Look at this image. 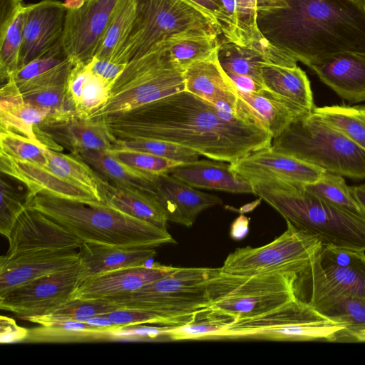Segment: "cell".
<instances>
[{"mask_svg": "<svg viewBox=\"0 0 365 365\" xmlns=\"http://www.w3.org/2000/svg\"><path fill=\"white\" fill-rule=\"evenodd\" d=\"M102 118L117 140L168 141L230 163L270 146L272 140L257 125L222 120L212 104L185 90Z\"/></svg>", "mask_w": 365, "mask_h": 365, "instance_id": "1", "label": "cell"}, {"mask_svg": "<svg viewBox=\"0 0 365 365\" xmlns=\"http://www.w3.org/2000/svg\"><path fill=\"white\" fill-rule=\"evenodd\" d=\"M257 24L309 67L339 53L365 56V3L357 0H267L257 4Z\"/></svg>", "mask_w": 365, "mask_h": 365, "instance_id": "2", "label": "cell"}, {"mask_svg": "<svg viewBox=\"0 0 365 365\" xmlns=\"http://www.w3.org/2000/svg\"><path fill=\"white\" fill-rule=\"evenodd\" d=\"M251 183L255 195L322 245L365 252V216L317 197L304 184L280 179Z\"/></svg>", "mask_w": 365, "mask_h": 365, "instance_id": "3", "label": "cell"}, {"mask_svg": "<svg viewBox=\"0 0 365 365\" xmlns=\"http://www.w3.org/2000/svg\"><path fill=\"white\" fill-rule=\"evenodd\" d=\"M26 207L43 214L83 242L139 247L176 242L168 230L102 202L85 203L38 194L26 197Z\"/></svg>", "mask_w": 365, "mask_h": 365, "instance_id": "4", "label": "cell"}, {"mask_svg": "<svg viewBox=\"0 0 365 365\" xmlns=\"http://www.w3.org/2000/svg\"><path fill=\"white\" fill-rule=\"evenodd\" d=\"M222 272L220 267H177L134 292L104 300L115 304L119 309L152 311L163 317L168 326H180L211 305L212 284Z\"/></svg>", "mask_w": 365, "mask_h": 365, "instance_id": "5", "label": "cell"}, {"mask_svg": "<svg viewBox=\"0 0 365 365\" xmlns=\"http://www.w3.org/2000/svg\"><path fill=\"white\" fill-rule=\"evenodd\" d=\"M272 146L327 172L365 178V150L313 111L291 123Z\"/></svg>", "mask_w": 365, "mask_h": 365, "instance_id": "6", "label": "cell"}, {"mask_svg": "<svg viewBox=\"0 0 365 365\" xmlns=\"http://www.w3.org/2000/svg\"><path fill=\"white\" fill-rule=\"evenodd\" d=\"M185 89L184 71L173 65L163 42L126 64L107 104L93 118L125 113Z\"/></svg>", "mask_w": 365, "mask_h": 365, "instance_id": "7", "label": "cell"}, {"mask_svg": "<svg viewBox=\"0 0 365 365\" xmlns=\"http://www.w3.org/2000/svg\"><path fill=\"white\" fill-rule=\"evenodd\" d=\"M136 15L115 63L141 57L173 35L189 31H219L199 10L184 0H135Z\"/></svg>", "mask_w": 365, "mask_h": 365, "instance_id": "8", "label": "cell"}, {"mask_svg": "<svg viewBox=\"0 0 365 365\" xmlns=\"http://www.w3.org/2000/svg\"><path fill=\"white\" fill-rule=\"evenodd\" d=\"M344 327L297 298L262 315L230 324L220 339L326 341Z\"/></svg>", "mask_w": 365, "mask_h": 365, "instance_id": "9", "label": "cell"}, {"mask_svg": "<svg viewBox=\"0 0 365 365\" xmlns=\"http://www.w3.org/2000/svg\"><path fill=\"white\" fill-rule=\"evenodd\" d=\"M287 228L270 243L259 247L238 248L229 254L223 273L250 277L263 274L298 276L322 247L315 237L287 222Z\"/></svg>", "mask_w": 365, "mask_h": 365, "instance_id": "10", "label": "cell"}, {"mask_svg": "<svg viewBox=\"0 0 365 365\" xmlns=\"http://www.w3.org/2000/svg\"><path fill=\"white\" fill-rule=\"evenodd\" d=\"M297 277L281 274L245 277L222 272L217 297L209 308L230 317L234 322L262 315L297 298Z\"/></svg>", "mask_w": 365, "mask_h": 365, "instance_id": "11", "label": "cell"}, {"mask_svg": "<svg viewBox=\"0 0 365 365\" xmlns=\"http://www.w3.org/2000/svg\"><path fill=\"white\" fill-rule=\"evenodd\" d=\"M296 297L309 303L348 294L365 297L364 252L324 246L294 282Z\"/></svg>", "mask_w": 365, "mask_h": 365, "instance_id": "12", "label": "cell"}, {"mask_svg": "<svg viewBox=\"0 0 365 365\" xmlns=\"http://www.w3.org/2000/svg\"><path fill=\"white\" fill-rule=\"evenodd\" d=\"M79 261L71 266L21 284L0 296V308L19 319L41 316L73 299L81 280Z\"/></svg>", "mask_w": 365, "mask_h": 365, "instance_id": "13", "label": "cell"}, {"mask_svg": "<svg viewBox=\"0 0 365 365\" xmlns=\"http://www.w3.org/2000/svg\"><path fill=\"white\" fill-rule=\"evenodd\" d=\"M119 0H64L66 16L61 43L74 63L94 56Z\"/></svg>", "mask_w": 365, "mask_h": 365, "instance_id": "14", "label": "cell"}, {"mask_svg": "<svg viewBox=\"0 0 365 365\" xmlns=\"http://www.w3.org/2000/svg\"><path fill=\"white\" fill-rule=\"evenodd\" d=\"M41 142L48 148L60 151L63 148L76 154L86 150H110L115 138L102 118L91 119L73 116L46 121L36 128Z\"/></svg>", "mask_w": 365, "mask_h": 365, "instance_id": "15", "label": "cell"}, {"mask_svg": "<svg viewBox=\"0 0 365 365\" xmlns=\"http://www.w3.org/2000/svg\"><path fill=\"white\" fill-rule=\"evenodd\" d=\"M230 165L233 171L250 182L280 179L306 185L316 182L326 172L277 150L272 145L253 151L230 163Z\"/></svg>", "mask_w": 365, "mask_h": 365, "instance_id": "16", "label": "cell"}, {"mask_svg": "<svg viewBox=\"0 0 365 365\" xmlns=\"http://www.w3.org/2000/svg\"><path fill=\"white\" fill-rule=\"evenodd\" d=\"M66 7L59 0H41L26 5L19 68L61 43Z\"/></svg>", "mask_w": 365, "mask_h": 365, "instance_id": "17", "label": "cell"}, {"mask_svg": "<svg viewBox=\"0 0 365 365\" xmlns=\"http://www.w3.org/2000/svg\"><path fill=\"white\" fill-rule=\"evenodd\" d=\"M7 257L33 251L79 249L83 242L38 211L26 207L6 237Z\"/></svg>", "mask_w": 365, "mask_h": 365, "instance_id": "18", "label": "cell"}, {"mask_svg": "<svg viewBox=\"0 0 365 365\" xmlns=\"http://www.w3.org/2000/svg\"><path fill=\"white\" fill-rule=\"evenodd\" d=\"M312 111L294 103L267 88L258 93L237 90L239 120L267 130L272 139L291 123Z\"/></svg>", "mask_w": 365, "mask_h": 365, "instance_id": "19", "label": "cell"}, {"mask_svg": "<svg viewBox=\"0 0 365 365\" xmlns=\"http://www.w3.org/2000/svg\"><path fill=\"white\" fill-rule=\"evenodd\" d=\"M79 261L76 250H42L0 257V296L38 277L60 271Z\"/></svg>", "mask_w": 365, "mask_h": 365, "instance_id": "20", "label": "cell"}, {"mask_svg": "<svg viewBox=\"0 0 365 365\" xmlns=\"http://www.w3.org/2000/svg\"><path fill=\"white\" fill-rule=\"evenodd\" d=\"M160 203L168 221L192 226L203 210L222 203L216 195L195 189L168 173L153 175L150 193Z\"/></svg>", "mask_w": 365, "mask_h": 365, "instance_id": "21", "label": "cell"}, {"mask_svg": "<svg viewBox=\"0 0 365 365\" xmlns=\"http://www.w3.org/2000/svg\"><path fill=\"white\" fill-rule=\"evenodd\" d=\"M177 267L155 263L130 267L90 276L81 280L73 298L109 299L134 292L163 277Z\"/></svg>", "mask_w": 365, "mask_h": 365, "instance_id": "22", "label": "cell"}, {"mask_svg": "<svg viewBox=\"0 0 365 365\" xmlns=\"http://www.w3.org/2000/svg\"><path fill=\"white\" fill-rule=\"evenodd\" d=\"M0 170L27 187L26 197L43 194L85 203L100 202L89 191L61 178L45 166L14 159L1 152Z\"/></svg>", "mask_w": 365, "mask_h": 365, "instance_id": "23", "label": "cell"}, {"mask_svg": "<svg viewBox=\"0 0 365 365\" xmlns=\"http://www.w3.org/2000/svg\"><path fill=\"white\" fill-rule=\"evenodd\" d=\"M319 80L351 103L365 101V56L344 52L309 67Z\"/></svg>", "mask_w": 365, "mask_h": 365, "instance_id": "24", "label": "cell"}, {"mask_svg": "<svg viewBox=\"0 0 365 365\" xmlns=\"http://www.w3.org/2000/svg\"><path fill=\"white\" fill-rule=\"evenodd\" d=\"M81 280L119 269L145 265L156 255L154 247H123L83 242L78 251Z\"/></svg>", "mask_w": 365, "mask_h": 365, "instance_id": "25", "label": "cell"}, {"mask_svg": "<svg viewBox=\"0 0 365 365\" xmlns=\"http://www.w3.org/2000/svg\"><path fill=\"white\" fill-rule=\"evenodd\" d=\"M170 173L193 187L253 193L252 183L233 171L230 163L224 161L201 160L182 163Z\"/></svg>", "mask_w": 365, "mask_h": 365, "instance_id": "26", "label": "cell"}, {"mask_svg": "<svg viewBox=\"0 0 365 365\" xmlns=\"http://www.w3.org/2000/svg\"><path fill=\"white\" fill-rule=\"evenodd\" d=\"M57 120V116L51 110L25 101L12 79L9 78L2 85L0 90V130H12L40 141L36 128L46 121Z\"/></svg>", "mask_w": 365, "mask_h": 365, "instance_id": "27", "label": "cell"}, {"mask_svg": "<svg viewBox=\"0 0 365 365\" xmlns=\"http://www.w3.org/2000/svg\"><path fill=\"white\" fill-rule=\"evenodd\" d=\"M330 319L344 327L329 342H365V297L331 294L309 303Z\"/></svg>", "mask_w": 365, "mask_h": 365, "instance_id": "28", "label": "cell"}, {"mask_svg": "<svg viewBox=\"0 0 365 365\" xmlns=\"http://www.w3.org/2000/svg\"><path fill=\"white\" fill-rule=\"evenodd\" d=\"M111 86L95 75L86 62H77L66 81V91L77 117L91 119L107 104Z\"/></svg>", "mask_w": 365, "mask_h": 365, "instance_id": "29", "label": "cell"}, {"mask_svg": "<svg viewBox=\"0 0 365 365\" xmlns=\"http://www.w3.org/2000/svg\"><path fill=\"white\" fill-rule=\"evenodd\" d=\"M73 65L60 43L46 54L19 68L9 78L14 81L21 93H26L66 83Z\"/></svg>", "mask_w": 365, "mask_h": 365, "instance_id": "30", "label": "cell"}, {"mask_svg": "<svg viewBox=\"0 0 365 365\" xmlns=\"http://www.w3.org/2000/svg\"><path fill=\"white\" fill-rule=\"evenodd\" d=\"M26 5L23 0H0V78L6 81L19 68Z\"/></svg>", "mask_w": 365, "mask_h": 365, "instance_id": "31", "label": "cell"}, {"mask_svg": "<svg viewBox=\"0 0 365 365\" xmlns=\"http://www.w3.org/2000/svg\"><path fill=\"white\" fill-rule=\"evenodd\" d=\"M101 199L111 207L167 230L168 220L165 211L157 200L145 191L106 181Z\"/></svg>", "mask_w": 365, "mask_h": 365, "instance_id": "32", "label": "cell"}, {"mask_svg": "<svg viewBox=\"0 0 365 365\" xmlns=\"http://www.w3.org/2000/svg\"><path fill=\"white\" fill-rule=\"evenodd\" d=\"M185 91L213 104L222 98H237V88L221 67L217 55L184 71Z\"/></svg>", "mask_w": 365, "mask_h": 365, "instance_id": "33", "label": "cell"}, {"mask_svg": "<svg viewBox=\"0 0 365 365\" xmlns=\"http://www.w3.org/2000/svg\"><path fill=\"white\" fill-rule=\"evenodd\" d=\"M220 35L207 31H189L173 35L164 42L165 52L177 68L190 66L217 55Z\"/></svg>", "mask_w": 365, "mask_h": 365, "instance_id": "34", "label": "cell"}, {"mask_svg": "<svg viewBox=\"0 0 365 365\" xmlns=\"http://www.w3.org/2000/svg\"><path fill=\"white\" fill-rule=\"evenodd\" d=\"M261 76L269 90L308 110L315 108L310 81L300 67L267 63L263 66Z\"/></svg>", "mask_w": 365, "mask_h": 365, "instance_id": "35", "label": "cell"}, {"mask_svg": "<svg viewBox=\"0 0 365 365\" xmlns=\"http://www.w3.org/2000/svg\"><path fill=\"white\" fill-rule=\"evenodd\" d=\"M74 155L88 164L105 180L151 193L153 175L133 168L109 150H86Z\"/></svg>", "mask_w": 365, "mask_h": 365, "instance_id": "36", "label": "cell"}, {"mask_svg": "<svg viewBox=\"0 0 365 365\" xmlns=\"http://www.w3.org/2000/svg\"><path fill=\"white\" fill-rule=\"evenodd\" d=\"M45 154L46 168L61 178L89 191L102 201L106 180L88 164L71 153H62L48 147H45Z\"/></svg>", "mask_w": 365, "mask_h": 365, "instance_id": "37", "label": "cell"}, {"mask_svg": "<svg viewBox=\"0 0 365 365\" xmlns=\"http://www.w3.org/2000/svg\"><path fill=\"white\" fill-rule=\"evenodd\" d=\"M110 329L76 321L55 322L29 329L24 341L30 343H71L113 340Z\"/></svg>", "mask_w": 365, "mask_h": 365, "instance_id": "38", "label": "cell"}, {"mask_svg": "<svg viewBox=\"0 0 365 365\" xmlns=\"http://www.w3.org/2000/svg\"><path fill=\"white\" fill-rule=\"evenodd\" d=\"M135 15V0L118 1L95 57L115 62L118 51L128 37Z\"/></svg>", "mask_w": 365, "mask_h": 365, "instance_id": "39", "label": "cell"}, {"mask_svg": "<svg viewBox=\"0 0 365 365\" xmlns=\"http://www.w3.org/2000/svg\"><path fill=\"white\" fill-rule=\"evenodd\" d=\"M217 58L225 72L247 75L262 83V68L265 63H272L254 46H241L222 38Z\"/></svg>", "mask_w": 365, "mask_h": 365, "instance_id": "40", "label": "cell"}, {"mask_svg": "<svg viewBox=\"0 0 365 365\" xmlns=\"http://www.w3.org/2000/svg\"><path fill=\"white\" fill-rule=\"evenodd\" d=\"M119 309L118 307L104 299H83L73 298L48 314L22 317L21 319L40 325L66 321L85 322L101 314Z\"/></svg>", "mask_w": 365, "mask_h": 365, "instance_id": "41", "label": "cell"}, {"mask_svg": "<svg viewBox=\"0 0 365 365\" xmlns=\"http://www.w3.org/2000/svg\"><path fill=\"white\" fill-rule=\"evenodd\" d=\"M312 111L323 121L365 150V113L356 106L315 107Z\"/></svg>", "mask_w": 365, "mask_h": 365, "instance_id": "42", "label": "cell"}, {"mask_svg": "<svg viewBox=\"0 0 365 365\" xmlns=\"http://www.w3.org/2000/svg\"><path fill=\"white\" fill-rule=\"evenodd\" d=\"M311 193L336 205L365 216L343 176L325 172L316 182L304 185Z\"/></svg>", "mask_w": 365, "mask_h": 365, "instance_id": "43", "label": "cell"}, {"mask_svg": "<svg viewBox=\"0 0 365 365\" xmlns=\"http://www.w3.org/2000/svg\"><path fill=\"white\" fill-rule=\"evenodd\" d=\"M45 147L41 141L34 140L9 130H0V152L14 159L46 166Z\"/></svg>", "mask_w": 365, "mask_h": 365, "instance_id": "44", "label": "cell"}, {"mask_svg": "<svg viewBox=\"0 0 365 365\" xmlns=\"http://www.w3.org/2000/svg\"><path fill=\"white\" fill-rule=\"evenodd\" d=\"M25 101L33 106L51 110L57 120L76 116L67 91L66 83L21 93Z\"/></svg>", "mask_w": 365, "mask_h": 365, "instance_id": "45", "label": "cell"}, {"mask_svg": "<svg viewBox=\"0 0 365 365\" xmlns=\"http://www.w3.org/2000/svg\"><path fill=\"white\" fill-rule=\"evenodd\" d=\"M115 148L141 150L176 161L179 163H187L198 160L200 155L194 150L175 143L148 138L127 140H116Z\"/></svg>", "mask_w": 365, "mask_h": 365, "instance_id": "46", "label": "cell"}, {"mask_svg": "<svg viewBox=\"0 0 365 365\" xmlns=\"http://www.w3.org/2000/svg\"><path fill=\"white\" fill-rule=\"evenodd\" d=\"M123 163L150 175L170 173L180 164L176 161L155 155L147 152L123 148H114L109 150Z\"/></svg>", "mask_w": 365, "mask_h": 365, "instance_id": "47", "label": "cell"}, {"mask_svg": "<svg viewBox=\"0 0 365 365\" xmlns=\"http://www.w3.org/2000/svg\"><path fill=\"white\" fill-rule=\"evenodd\" d=\"M0 195V232L7 237L16 220L26 207V192L23 193L1 178Z\"/></svg>", "mask_w": 365, "mask_h": 365, "instance_id": "48", "label": "cell"}, {"mask_svg": "<svg viewBox=\"0 0 365 365\" xmlns=\"http://www.w3.org/2000/svg\"><path fill=\"white\" fill-rule=\"evenodd\" d=\"M86 63L92 73L110 84L111 87L126 66V63H118L95 56Z\"/></svg>", "mask_w": 365, "mask_h": 365, "instance_id": "49", "label": "cell"}, {"mask_svg": "<svg viewBox=\"0 0 365 365\" xmlns=\"http://www.w3.org/2000/svg\"><path fill=\"white\" fill-rule=\"evenodd\" d=\"M29 329L19 327L15 320L6 316L0 317V342L10 344L24 341Z\"/></svg>", "mask_w": 365, "mask_h": 365, "instance_id": "50", "label": "cell"}, {"mask_svg": "<svg viewBox=\"0 0 365 365\" xmlns=\"http://www.w3.org/2000/svg\"><path fill=\"white\" fill-rule=\"evenodd\" d=\"M201 11L216 27L220 36L222 11L220 0H184Z\"/></svg>", "mask_w": 365, "mask_h": 365, "instance_id": "51", "label": "cell"}, {"mask_svg": "<svg viewBox=\"0 0 365 365\" xmlns=\"http://www.w3.org/2000/svg\"><path fill=\"white\" fill-rule=\"evenodd\" d=\"M237 90L245 93H258L267 87L251 76L225 72Z\"/></svg>", "mask_w": 365, "mask_h": 365, "instance_id": "52", "label": "cell"}, {"mask_svg": "<svg viewBox=\"0 0 365 365\" xmlns=\"http://www.w3.org/2000/svg\"><path fill=\"white\" fill-rule=\"evenodd\" d=\"M249 231V219L244 215L237 217L232 225L230 236L235 240L244 238Z\"/></svg>", "mask_w": 365, "mask_h": 365, "instance_id": "53", "label": "cell"}, {"mask_svg": "<svg viewBox=\"0 0 365 365\" xmlns=\"http://www.w3.org/2000/svg\"><path fill=\"white\" fill-rule=\"evenodd\" d=\"M86 323L100 328L110 329L111 331H114L115 329L119 328L116 325H115L110 319L106 317L105 314H101L96 316L88 321Z\"/></svg>", "mask_w": 365, "mask_h": 365, "instance_id": "54", "label": "cell"}, {"mask_svg": "<svg viewBox=\"0 0 365 365\" xmlns=\"http://www.w3.org/2000/svg\"><path fill=\"white\" fill-rule=\"evenodd\" d=\"M352 195L365 215V183L351 186Z\"/></svg>", "mask_w": 365, "mask_h": 365, "instance_id": "55", "label": "cell"}, {"mask_svg": "<svg viewBox=\"0 0 365 365\" xmlns=\"http://www.w3.org/2000/svg\"><path fill=\"white\" fill-rule=\"evenodd\" d=\"M356 107L365 113V105L356 106Z\"/></svg>", "mask_w": 365, "mask_h": 365, "instance_id": "56", "label": "cell"}, {"mask_svg": "<svg viewBox=\"0 0 365 365\" xmlns=\"http://www.w3.org/2000/svg\"><path fill=\"white\" fill-rule=\"evenodd\" d=\"M267 0H257V4H261Z\"/></svg>", "mask_w": 365, "mask_h": 365, "instance_id": "57", "label": "cell"}, {"mask_svg": "<svg viewBox=\"0 0 365 365\" xmlns=\"http://www.w3.org/2000/svg\"><path fill=\"white\" fill-rule=\"evenodd\" d=\"M359 1H361V2H364L365 3V0H357Z\"/></svg>", "mask_w": 365, "mask_h": 365, "instance_id": "58", "label": "cell"}]
</instances>
